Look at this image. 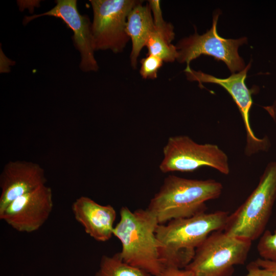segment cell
<instances>
[{"label":"cell","mask_w":276,"mask_h":276,"mask_svg":"<svg viewBox=\"0 0 276 276\" xmlns=\"http://www.w3.org/2000/svg\"><path fill=\"white\" fill-rule=\"evenodd\" d=\"M146 47L148 54L154 55L164 62H172L177 59L178 53L176 46L168 42L154 31L148 39Z\"/></svg>","instance_id":"cell-16"},{"label":"cell","mask_w":276,"mask_h":276,"mask_svg":"<svg viewBox=\"0 0 276 276\" xmlns=\"http://www.w3.org/2000/svg\"><path fill=\"white\" fill-rule=\"evenodd\" d=\"M76 220L85 233L95 240L105 242L113 235L116 212L110 204L101 205L88 197L82 196L72 205Z\"/></svg>","instance_id":"cell-13"},{"label":"cell","mask_w":276,"mask_h":276,"mask_svg":"<svg viewBox=\"0 0 276 276\" xmlns=\"http://www.w3.org/2000/svg\"><path fill=\"white\" fill-rule=\"evenodd\" d=\"M251 66L249 63L241 71L232 74L225 78H219L196 71L190 66H186L184 70L187 78L191 81L202 83H212L218 84L224 88L231 96L236 103L241 114L246 132V143L245 154L251 156L259 152L266 151L270 147V143L267 136L263 138L257 137L251 127L249 120V112L252 104L251 92L245 84L247 73Z\"/></svg>","instance_id":"cell-9"},{"label":"cell","mask_w":276,"mask_h":276,"mask_svg":"<svg viewBox=\"0 0 276 276\" xmlns=\"http://www.w3.org/2000/svg\"><path fill=\"white\" fill-rule=\"evenodd\" d=\"M53 205L52 189L44 185L12 201L0 213V219L17 232L32 233L47 221Z\"/></svg>","instance_id":"cell-10"},{"label":"cell","mask_w":276,"mask_h":276,"mask_svg":"<svg viewBox=\"0 0 276 276\" xmlns=\"http://www.w3.org/2000/svg\"><path fill=\"white\" fill-rule=\"evenodd\" d=\"M229 215L223 211L204 212L171 220L167 224H158L156 236L160 244L164 268H185L193 259L196 249L212 233L223 231Z\"/></svg>","instance_id":"cell-1"},{"label":"cell","mask_w":276,"mask_h":276,"mask_svg":"<svg viewBox=\"0 0 276 276\" xmlns=\"http://www.w3.org/2000/svg\"><path fill=\"white\" fill-rule=\"evenodd\" d=\"M246 276H275L271 271L260 267L255 261L250 262L246 266Z\"/></svg>","instance_id":"cell-20"},{"label":"cell","mask_w":276,"mask_h":276,"mask_svg":"<svg viewBox=\"0 0 276 276\" xmlns=\"http://www.w3.org/2000/svg\"><path fill=\"white\" fill-rule=\"evenodd\" d=\"M155 276H194L192 272L175 267H166Z\"/></svg>","instance_id":"cell-21"},{"label":"cell","mask_w":276,"mask_h":276,"mask_svg":"<svg viewBox=\"0 0 276 276\" xmlns=\"http://www.w3.org/2000/svg\"><path fill=\"white\" fill-rule=\"evenodd\" d=\"M219 15L218 12L214 15L212 26L204 34L199 35L195 32L177 43L176 60L178 62L186 63L187 66H189L192 60L203 55L222 61L233 74L239 72L245 67L243 59L239 55L238 49L247 42V38L243 37L226 39L220 36L217 31Z\"/></svg>","instance_id":"cell-8"},{"label":"cell","mask_w":276,"mask_h":276,"mask_svg":"<svg viewBox=\"0 0 276 276\" xmlns=\"http://www.w3.org/2000/svg\"><path fill=\"white\" fill-rule=\"evenodd\" d=\"M95 276H153L147 271L131 266L122 260L119 252L104 255Z\"/></svg>","instance_id":"cell-15"},{"label":"cell","mask_w":276,"mask_h":276,"mask_svg":"<svg viewBox=\"0 0 276 276\" xmlns=\"http://www.w3.org/2000/svg\"><path fill=\"white\" fill-rule=\"evenodd\" d=\"M142 1L90 0L93 11L91 31L95 51L122 52L130 38L126 22L131 10Z\"/></svg>","instance_id":"cell-7"},{"label":"cell","mask_w":276,"mask_h":276,"mask_svg":"<svg viewBox=\"0 0 276 276\" xmlns=\"http://www.w3.org/2000/svg\"><path fill=\"white\" fill-rule=\"evenodd\" d=\"M264 108L265 110L267 111V112L269 113V114L273 119L276 120V108L269 109L266 108L265 107H264Z\"/></svg>","instance_id":"cell-23"},{"label":"cell","mask_w":276,"mask_h":276,"mask_svg":"<svg viewBox=\"0 0 276 276\" xmlns=\"http://www.w3.org/2000/svg\"><path fill=\"white\" fill-rule=\"evenodd\" d=\"M251 243L223 231L214 232L196 249L185 268L194 276H232L234 266L245 262Z\"/></svg>","instance_id":"cell-5"},{"label":"cell","mask_w":276,"mask_h":276,"mask_svg":"<svg viewBox=\"0 0 276 276\" xmlns=\"http://www.w3.org/2000/svg\"><path fill=\"white\" fill-rule=\"evenodd\" d=\"M150 7L154 25L155 31L162 36L168 42L171 43L175 37L174 27L171 23L166 22L163 16L162 10L159 0H150L148 3Z\"/></svg>","instance_id":"cell-17"},{"label":"cell","mask_w":276,"mask_h":276,"mask_svg":"<svg viewBox=\"0 0 276 276\" xmlns=\"http://www.w3.org/2000/svg\"><path fill=\"white\" fill-rule=\"evenodd\" d=\"M164 61L156 56L151 54L142 58L140 61V74L143 79H155L158 72L163 65Z\"/></svg>","instance_id":"cell-19"},{"label":"cell","mask_w":276,"mask_h":276,"mask_svg":"<svg viewBox=\"0 0 276 276\" xmlns=\"http://www.w3.org/2000/svg\"><path fill=\"white\" fill-rule=\"evenodd\" d=\"M275 200L276 161H272L250 195L229 215L223 231L251 242L259 238L266 230Z\"/></svg>","instance_id":"cell-4"},{"label":"cell","mask_w":276,"mask_h":276,"mask_svg":"<svg viewBox=\"0 0 276 276\" xmlns=\"http://www.w3.org/2000/svg\"><path fill=\"white\" fill-rule=\"evenodd\" d=\"M257 249L261 259L276 262V229L273 233L264 231L259 238Z\"/></svg>","instance_id":"cell-18"},{"label":"cell","mask_w":276,"mask_h":276,"mask_svg":"<svg viewBox=\"0 0 276 276\" xmlns=\"http://www.w3.org/2000/svg\"><path fill=\"white\" fill-rule=\"evenodd\" d=\"M256 262L261 267L271 271L276 276V262L258 258Z\"/></svg>","instance_id":"cell-22"},{"label":"cell","mask_w":276,"mask_h":276,"mask_svg":"<svg viewBox=\"0 0 276 276\" xmlns=\"http://www.w3.org/2000/svg\"><path fill=\"white\" fill-rule=\"evenodd\" d=\"M154 31L151 9L142 1L131 10L126 22V32L132 43L130 61L133 68L136 67L140 52Z\"/></svg>","instance_id":"cell-14"},{"label":"cell","mask_w":276,"mask_h":276,"mask_svg":"<svg viewBox=\"0 0 276 276\" xmlns=\"http://www.w3.org/2000/svg\"><path fill=\"white\" fill-rule=\"evenodd\" d=\"M120 219L114 226L113 235L121 242V258L125 263L143 269L153 276L164 269L160 243L156 236L158 222L147 209L134 212L123 206Z\"/></svg>","instance_id":"cell-2"},{"label":"cell","mask_w":276,"mask_h":276,"mask_svg":"<svg viewBox=\"0 0 276 276\" xmlns=\"http://www.w3.org/2000/svg\"><path fill=\"white\" fill-rule=\"evenodd\" d=\"M56 5L44 13L25 16L27 24L40 16H50L60 19L74 33V43L81 56L80 68L84 72H97L99 66L94 56L95 51L91 31V22L85 15H81L76 0H56Z\"/></svg>","instance_id":"cell-11"},{"label":"cell","mask_w":276,"mask_h":276,"mask_svg":"<svg viewBox=\"0 0 276 276\" xmlns=\"http://www.w3.org/2000/svg\"><path fill=\"white\" fill-rule=\"evenodd\" d=\"M214 179L199 180L170 175L165 178L148 208L159 224L204 212L205 202L219 198L223 190Z\"/></svg>","instance_id":"cell-3"},{"label":"cell","mask_w":276,"mask_h":276,"mask_svg":"<svg viewBox=\"0 0 276 276\" xmlns=\"http://www.w3.org/2000/svg\"><path fill=\"white\" fill-rule=\"evenodd\" d=\"M47 181L44 170L37 163L20 160L7 163L0 174V213L14 200Z\"/></svg>","instance_id":"cell-12"},{"label":"cell","mask_w":276,"mask_h":276,"mask_svg":"<svg viewBox=\"0 0 276 276\" xmlns=\"http://www.w3.org/2000/svg\"><path fill=\"white\" fill-rule=\"evenodd\" d=\"M161 172H193L201 167L213 168L224 175L230 172L228 157L218 146L198 144L187 135L170 137L163 148Z\"/></svg>","instance_id":"cell-6"},{"label":"cell","mask_w":276,"mask_h":276,"mask_svg":"<svg viewBox=\"0 0 276 276\" xmlns=\"http://www.w3.org/2000/svg\"><path fill=\"white\" fill-rule=\"evenodd\" d=\"M265 107L269 109L276 108V99L271 105L265 106Z\"/></svg>","instance_id":"cell-24"}]
</instances>
